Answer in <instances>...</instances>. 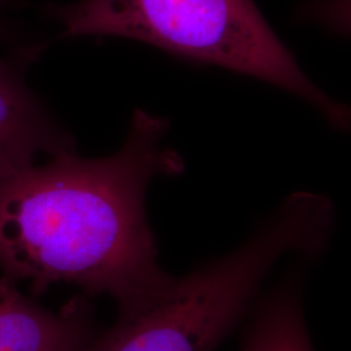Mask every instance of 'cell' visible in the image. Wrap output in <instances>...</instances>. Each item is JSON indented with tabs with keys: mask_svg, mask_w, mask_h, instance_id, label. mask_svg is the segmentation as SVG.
<instances>
[{
	"mask_svg": "<svg viewBox=\"0 0 351 351\" xmlns=\"http://www.w3.org/2000/svg\"><path fill=\"white\" fill-rule=\"evenodd\" d=\"M169 123L137 110L124 146L111 156L75 151L0 177V268L37 288L69 284L107 294L120 310L149 301L168 284L146 215L158 176L184 160L164 138Z\"/></svg>",
	"mask_w": 351,
	"mask_h": 351,
	"instance_id": "6da1fadb",
	"label": "cell"
},
{
	"mask_svg": "<svg viewBox=\"0 0 351 351\" xmlns=\"http://www.w3.org/2000/svg\"><path fill=\"white\" fill-rule=\"evenodd\" d=\"M333 207L323 195H290L243 246L121 308L114 326L80 351H213L239 323L264 278L288 252L326 247Z\"/></svg>",
	"mask_w": 351,
	"mask_h": 351,
	"instance_id": "7a4b0ae2",
	"label": "cell"
},
{
	"mask_svg": "<svg viewBox=\"0 0 351 351\" xmlns=\"http://www.w3.org/2000/svg\"><path fill=\"white\" fill-rule=\"evenodd\" d=\"M51 12L65 37L136 39L178 56L264 80L346 128L349 112L302 72L254 0H80Z\"/></svg>",
	"mask_w": 351,
	"mask_h": 351,
	"instance_id": "3957f363",
	"label": "cell"
},
{
	"mask_svg": "<svg viewBox=\"0 0 351 351\" xmlns=\"http://www.w3.org/2000/svg\"><path fill=\"white\" fill-rule=\"evenodd\" d=\"M75 151L73 139L49 112L12 65L0 59V177L50 156Z\"/></svg>",
	"mask_w": 351,
	"mask_h": 351,
	"instance_id": "277c9868",
	"label": "cell"
},
{
	"mask_svg": "<svg viewBox=\"0 0 351 351\" xmlns=\"http://www.w3.org/2000/svg\"><path fill=\"white\" fill-rule=\"evenodd\" d=\"M88 342L77 317L58 316L0 280V351H80Z\"/></svg>",
	"mask_w": 351,
	"mask_h": 351,
	"instance_id": "5b68a950",
	"label": "cell"
},
{
	"mask_svg": "<svg viewBox=\"0 0 351 351\" xmlns=\"http://www.w3.org/2000/svg\"><path fill=\"white\" fill-rule=\"evenodd\" d=\"M243 351H314L297 290H280L264 303Z\"/></svg>",
	"mask_w": 351,
	"mask_h": 351,
	"instance_id": "8992f818",
	"label": "cell"
}]
</instances>
